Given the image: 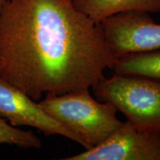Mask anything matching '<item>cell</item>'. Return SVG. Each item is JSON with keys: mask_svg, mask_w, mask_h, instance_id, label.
<instances>
[{"mask_svg": "<svg viewBox=\"0 0 160 160\" xmlns=\"http://www.w3.org/2000/svg\"><path fill=\"white\" fill-rule=\"evenodd\" d=\"M116 60L101 24L71 0H6L0 7V76L34 101L93 88Z\"/></svg>", "mask_w": 160, "mask_h": 160, "instance_id": "6da1fadb", "label": "cell"}, {"mask_svg": "<svg viewBox=\"0 0 160 160\" xmlns=\"http://www.w3.org/2000/svg\"><path fill=\"white\" fill-rule=\"evenodd\" d=\"M6 0H0V7H1V5H2V4L5 2Z\"/></svg>", "mask_w": 160, "mask_h": 160, "instance_id": "30bf717a", "label": "cell"}, {"mask_svg": "<svg viewBox=\"0 0 160 160\" xmlns=\"http://www.w3.org/2000/svg\"><path fill=\"white\" fill-rule=\"evenodd\" d=\"M113 73L136 75L160 80V49L128 53L117 58Z\"/></svg>", "mask_w": 160, "mask_h": 160, "instance_id": "ba28073f", "label": "cell"}, {"mask_svg": "<svg viewBox=\"0 0 160 160\" xmlns=\"http://www.w3.org/2000/svg\"><path fill=\"white\" fill-rule=\"evenodd\" d=\"M96 99L111 104L140 128L160 131V80L113 73L93 87Z\"/></svg>", "mask_w": 160, "mask_h": 160, "instance_id": "3957f363", "label": "cell"}, {"mask_svg": "<svg viewBox=\"0 0 160 160\" xmlns=\"http://www.w3.org/2000/svg\"><path fill=\"white\" fill-rule=\"evenodd\" d=\"M39 105L74 133L85 150L102 143L123 125L117 117V109L111 104L94 99L89 89L59 95L48 93Z\"/></svg>", "mask_w": 160, "mask_h": 160, "instance_id": "7a4b0ae2", "label": "cell"}, {"mask_svg": "<svg viewBox=\"0 0 160 160\" xmlns=\"http://www.w3.org/2000/svg\"><path fill=\"white\" fill-rule=\"evenodd\" d=\"M104 37L115 58L160 49V24L144 11L118 13L102 22Z\"/></svg>", "mask_w": 160, "mask_h": 160, "instance_id": "277c9868", "label": "cell"}, {"mask_svg": "<svg viewBox=\"0 0 160 160\" xmlns=\"http://www.w3.org/2000/svg\"><path fill=\"white\" fill-rule=\"evenodd\" d=\"M0 117L15 127L30 126L45 135H59L82 145L74 133L50 117L33 99L0 76Z\"/></svg>", "mask_w": 160, "mask_h": 160, "instance_id": "8992f818", "label": "cell"}, {"mask_svg": "<svg viewBox=\"0 0 160 160\" xmlns=\"http://www.w3.org/2000/svg\"><path fill=\"white\" fill-rule=\"evenodd\" d=\"M65 160H160V131L140 128L126 121L99 145Z\"/></svg>", "mask_w": 160, "mask_h": 160, "instance_id": "5b68a950", "label": "cell"}, {"mask_svg": "<svg viewBox=\"0 0 160 160\" xmlns=\"http://www.w3.org/2000/svg\"><path fill=\"white\" fill-rule=\"evenodd\" d=\"M16 145L22 148H39L42 144L31 131H23L0 117V145Z\"/></svg>", "mask_w": 160, "mask_h": 160, "instance_id": "9c48e42d", "label": "cell"}, {"mask_svg": "<svg viewBox=\"0 0 160 160\" xmlns=\"http://www.w3.org/2000/svg\"><path fill=\"white\" fill-rule=\"evenodd\" d=\"M78 11L93 22L101 23L108 18L127 11L159 13L160 0H71Z\"/></svg>", "mask_w": 160, "mask_h": 160, "instance_id": "52a82bcc", "label": "cell"}]
</instances>
